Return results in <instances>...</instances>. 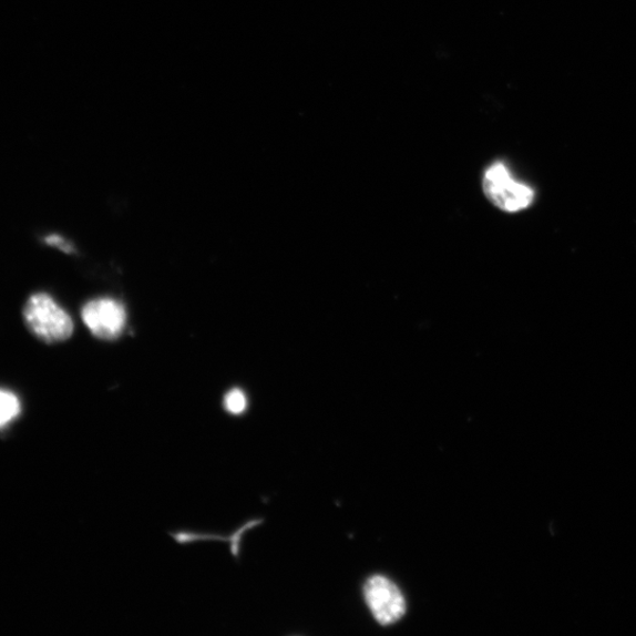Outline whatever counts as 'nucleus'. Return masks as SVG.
I'll return each instance as SVG.
<instances>
[{
    "mask_svg": "<svg viewBox=\"0 0 636 636\" xmlns=\"http://www.w3.org/2000/svg\"><path fill=\"white\" fill-rule=\"evenodd\" d=\"M28 329L48 345L64 342L73 334L71 316L45 293L33 294L23 309Z\"/></svg>",
    "mask_w": 636,
    "mask_h": 636,
    "instance_id": "nucleus-1",
    "label": "nucleus"
},
{
    "mask_svg": "<svg viewBox=\"0 0 636 636\" xmlns=\"http://www.w3.org/2000/svg\"><path fill=\"white\" fill-rule=\"evenodd\" d=\"M485 196L497 208L507 213L525 211L534 201V191L531 186L516 181L506 164L496 162L492 164L483 176Z\"/></svg>",
    "mask_w": 636,
    "mask_h": 636,
    "instance_id": "nucleus-2",
    "label": "nucleus"
},
{
    "mask_svg": "<svg viewBox=\"0 0 636 636\" xmlns=\"http://www.w3.org/2000/svg\"><path fill=\"white\" fill-rule=\"evenodd\" d=\"M363 592L366 603L379 624L389 626L402 619L407 609L404 596L389 578L382 575L370 577Z\"/></svg>",
    "mask_w": 636,
    "mask_h": 636,
    "instance_id": "nucleus-3",
    "label": "nucleus"
},
{
    "mask_svg": "<svg viewBox=\"0 0 636 636\" xmlns=\"http://www.w3.org/2000/svg\"><path fill=\"white\" fill-rule=\"evenodd\" d=\"M89 330L101 340H115L126 325V311L114 298L92 299L82 309Z\"/></svg>",
    "mask_w": 636,
    "mask_h": 636,
    "instance_id": "nucleus-4",
    "label": "nucleus"
},
{
    "mask_svg": "<svg viewBox=\"0 0 636 636\" xmlns=\"http://www.w3.org/2000/svg\"><path fill=\"white\" fill-rule=\"evenodd\" d=\"M220 406L229 418L243 419L250 411V399L245 389L234 387L223 396Z\"/></svg>",
    "mask_w": 636,
    "mask_h": 636,
    "instance_id": "nucleus-5",
    "label": "nucleus"
},
{
    "mask_svg": "<svg viewBox=\"0 0 636 636\" xmlns=\"http://www.w3.org/2000/svg\"><path fill=\"white\" fill-rule=\"evenodd\" d=\"M22 406L14 392L0 388V428H4L21 414Z\"/></svg>",
    "mask_w": 636,
    "mask_h": 636,
    "instance_id": "nucleus-6",
    "label": "nucleus"
},
{
    "mask_svg": "<svg viewBox=\"0 0 636 636\" xmlns=\"http://www.w3.org/2000/svg\"><path fill=\"white\" fill-rule=\"evenodd\" d=\"M44 242L47 243V245L54 248H59L60 250L68 254H71L74 250L72 245H70V243L60 235H50L44 238Z\"/></svg>",
    "mask_w": 636,
    "mask_h": 636,
    "instance_id": "nucleus-7",
    "label": "nucleus"
}]
</instances>
